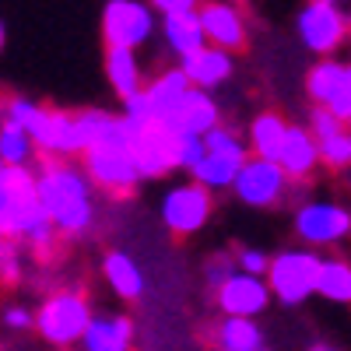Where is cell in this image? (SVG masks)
<instances>
[{
	"label": "cell",
	"mask_w": 351,
	"mask_h": 351,
	"mask_svg": "<svg viewBox=\"0 0 351 351\" xmlns=\"http://www.w3.org/2000/svg\"><path fill=\"white\" fill-rule=\"evenodd\" d=\"M39 197L60 236H84L95 225V183L74 162L46 158L39 165Z\"/></svg>",
	"instance_id": "obj_1"
},
{
	"label": "cell",
	"mask_w": 351,
	"mask_h": 351,
	"mask_svg": "<svg viewBox=\"0 0 351 351\" xmlns=\"http://www.w3.org/2000/svg\"><path fill=\"white\" fill-rule=\"evenodd\" d=\"M0 120L18 123L21 130H28V137L36 141L39 155L46 158H74L84 155V141H81V127H77V112H64V109H49L39 106L28 95H8Z\"/></svg>",
	"instance_id": "obj_2"
},
{
	"label": "cell",
	"mask_w": 351,
	"mask_h": 351,
	"mask_svg": "<svg viewBox=\"0 0 351 351\" xmlns=\"http://www.w3.org/2000/svg\"><path fill=\"white\" fill-rule=\"evenodd\" d=\"M81 169L88 172V180L95 183V190H106L112 197H127L141 183V169L130 152V123L123 116H112L106 134L81 155Z\"/></svg>",
	"instance_id": "obj_3"
},
{
	"label": "cell",
	"mask_w": 351,
	"mask_h": 351,
	"mask_svg": "<svg viewBox=\"0 0 351 351\" xmlns=\"http://www.w3.org/2000/svg\"><path fill=\"white\" fill-rule=\"evenodd\" d=\"M92 302H88L81 291H53V295L36 309V330L43 341L56 344V348H71L81 344L88 327H92Z\"/></svg>",
	"instance_id": "obj_4"
},
{
	"label": "cell",
	"mask_w": 351,
	"mask_h": 351,
	"mask_svg": "<svg viewBox=\"0 0 351 351\" xmlns=\"http://www.w3.org/2000/svg\"><path fill=\"white\" fill-rule=\"evenodd\" d=\"M319 274H324V256L316 250H281L271 260L267 285L274 299L285 306H302L309 295H316Z\"/></svg>",
	"instance_id": "obj_5"
},
{
	"label": "cell",
	"mask_w": 351,
	"mask_h": 351,
	"mask_svg": "<svg viewBox=\"0 0 351 351\" xmlns=\"http://www.w3.org/2000/svg\"><path fill=\"white\" fill-rule=\"evenodd\" d=\"M295 32L306 49H313L319 60H330L351 39V21H348L344 8L334 4V0H309L295 14Z\"/></svg>",
	"instance_id": "obj_6"
},
{
	"label": "cell",
	"mask_w": 351,
	"mask_h": 351,
	"mask_svg": "<svg viewBox=\"0 0 351 351\" xmlns=\"http://www.w3.org/2000/svg\"><path fill=\"white\" fill-rule=\"evenodd\" d=\"M180 144H183V134L169 120L130 127V152L141 169V180H162L172 169H180Z\"/></svg>",
	"instance_id": "obj_7"
},
{
	"label": "cell",
	"mask_w": 351,
	"mask_h": 351,
	"mask_svg": "<svg viewBox=\"0 0 351 351\" xmlns=\"http://www.w3.org/2000/svg\"><path fill=\"white\" fill-rule=\"evenodd\" d=\"M152 36H155V4L109 0L102 8V43H106V49L137 53Z\"/></svg>",
	"instance_id": "obj_8"
},
{
	"label": "cell",
	"mask_w": 351,
	"mask_h": 351,
	"mask_svg": "<svg viewBox=\"0 0 351 351\" xmlns=\"http://www.w3.org/2000/svg\"><path fill=\"white\" fill-rule=\"evenodd\" d=\"M211 211H215V193L204 190L193 180L169 186L162 197V208H158L162 225L172 236H193V232H200L211 221Z\"/></svg>",
	"instance_id": "obj_9"
},
{
	"label": "cell",
	"mask_w": 351,
	"mask_h": 351,
	"mask_svg": "<svg viewBox=\"0 0 351 351\" xmlns=\"http://www.w3.org/2000/svg\"><path fill=\"white\" fill-rule=\"evenodd\" d=\"M295 236L309 246H334L351 236V211L337 200H306L295 208Z\"/></svg>",
	"instance_id": "obj_10"
},
{
	"label": "cell",
	"mask_w": 351,
	"mask_h": 351,
	"mask_svg": "<svg viewBox=\"0 0 351 351\" xmlns=\"http://www.w3.org/2000/svg\"><path fill=\"white\" fill-rule=\"evenodd\" d=\"M288 190H291V180L285 176V169L267 158H250L239 172L236 186H232V193L243 204H250V208H274V204L288 197Z\"/></svg>",
	"instance_id": "obj_11"
},
{
	"label": "cell",
	"mask_w": 351,
	"mask_h": 351,
	"mask_svg": "<svg viewBox=\"0 0 351 351\" xmlns=\"http://www.w3.org/2000/svg\"><path fill=\"white\" fill-rule=\"evenodd\" d=\"M200 21H204V36H208V46H218V49H225V53L243 49L246 39H250L243 8L225 4V0L200 4Z\"/></svg>",
	"instance_id": "obj_12"
},
{
	"label": "cell",
	"mask_w": 351,
	"mask_h": 351,
	"mask_svg": "<svg viewBox=\"0 0 351 351\" xmlns=\"http://www.w3.org/2000/svg\"><path fill=\"white\" fill-rule=\"evenodd\" d=\"M271 285H267V278H253V274H236L232 278L218 295H215V302H218V309L225 313V316H239V319H256L263 309L271 306Z\"/></svg>",
	"instance_id": "obj_13"
},
{
	"label": "cell",
	"mask_w": 351,
	"mask_h": 351,
	"mask_svg": "<svg viewBox=\"0 0 351 351\" xmlns=\"http://www.w3.org/2000/svg\"><path fill=\"white\" fill-rule=\"evenodd\" d=\"M278 165L285 169V176L291 183H306L316 165H324V155H319V141L309 134V127L291 123L285 134V144L278 152Z\"/></svg>",
	"instance_id": "obj_14"
},
{
	"label": "cell",
	"mask_w": 351,
	"mask_h": 351,
	"mask_svg": "<svg viewBox=\"0 0 351 351\" xmlns=\"http://www.w3.org/2000/svg\"><path fill=\"white\" fill-rule=\"evenodd\" d=\"M162 36H165V46L186 60V56L200 53L208 46V36H204V21H200V4H190L186 11L180 14H169L162 18Z\"/></svg>",
	"instance_id": "obj_15"
},
{
	"label": "cell",
	"mask_w": 351,
	"mask_h": 351,
	"mask_svg": "<svg viewBox=\"0 0 351 351\" xmlns=\"http://www.w3.org/2000/svg\"><path fill=\"white\" fill-rule=\"evenodd\" d=\"M180 71L190 77L193 88H200V92H211V88L225 84L232 77V71H236V60H232V53L218 49V46H204L200 53L186 56V60H180Z\"/></svg>",
	"instance_id": "obj_16"
},
{
	"label": "cell",
	"mask_w": 351,
	"mask_h": 351,
	"mask_svg": "<svg viewBox=\"0 0 351 351\" xmlns=\"http://www.w3.org/2000/svg\"><path fill=\"white\" fill-rule=\"evenodd\" d=\"M180 134H190V137H208L211 130L221 127V106L211 99V92H200V88H193V92L186 95V102L180 106V112L169 120Z\"/></svg>",
	"instance_id": "obj_17"
},
{
	"label": "cell",
	"mask_w": 351,
	"mask_h": 351,
	"mask_svg": "<svg viewBox=\"0 0 351 351\" xmlns=\"http://www.w3.org/2000/svg\"><path fill=\"white\" fill-rule=\"evenodd\" d=\"M130 348H134V319L123 313L95 316L81 341V351H130Z\"/></svg>",
	"instance_id": "obj_18"
},
{
	"label": "cell",
	"mask_w": 351,
	"mask_h": 351,
	"mask_svg": "<svg viewBox=\"0 0 351 351\" xmlns=\"http://www.w3.org/2000/svg\"><path fill=\"white\" fill-rule=\"evenodd\" d=\"M190 92H193V84H190V77L180 67L162 71L158 77L148 81V88H144V95H148V102L155 109V120H172Z\"/></svg>",
	"instance_id": "obj_19"
},
{
	"label": "cell",
	"mask_w": 351,
	"mask_h": 351,
	"mask_svg": "<svg viewBox=\"0 0 351 351\" xmlns=\"http://www.w3.org/2000/svg\"><path fill=\"white\" fill-rule=\"evenodd\" d=\"M288 120L274 109H263L250 120V130H246V141H250V155L253 158H267V162H278V152L285 144V134H288Z\"/></svg>",
	"instance_id": "obj_20"
},
{
	"label": "cell",
	"mask_w": 351,
	"mask_h": 351,
	"mask_svg": "<svg viewBox=\"0 0 351 351\" xmlns=\"http://www.w3.org/2000/svg\"><path fill=\"white\" fill-rule=\"evenodd\" d=\"M102 274H106V285L116 291L120 299L134 302L144 295V271H141V263L123 253V250H112L102 256Z\"/></svg>",
	"instance_id": "obj_21"
},
{
	"label": "cell",
	"mask_w": 351,
	"mask_h": 351,
	"mask_svg": "<svg viewBox=\"0 0 351 351\" xmlns=\"http://www.w3.org/2000/svg\"><path fill=\"white\" fill-rule=\"evenodd\" d=\"M102 71L109 77V88L123 102L134 99V95H141L144 88H148V84L141 81V60H137V53H130V49H106Z\"/></svg>",
	"instance_id": "obj_22"
},
{
	"label": "cell",
	"mask_w": 351,
	"mask_h": 351,
	"mask_svg": "<svg viewBox=\"0 0 351 351\" xmlns=\"http://www.w3.org/2000/svg\"><path fill=\"white\" fill-rule=\"evenodd\" d=\"M215 348L218 351H267V337L256 327V319L221 316L215 327Z\"/></svg>",
	"instance_id": "obj_23"
},
{
	"label": "cell",
	"mask_w": 351,
	"mask_h": 351,
	"mask_svg": "<svg viewBox=\"0 0 351 351\" xmlns=\"http://www.w3.org/2000/svg\"><path fill=\"white\" fill-rule=\"evenodd\" d=\"M344 67L348 60H337V56H330V60H316L309 71H306V95L316 102V106H330V99L337 95V88L344 81Z\"/></svg>",
	"instance_id": "obj_24"
},
{
	"label": "cell",
	"mask_w": 351,
	"mask_h": 351,
	"mask_svg": "<svg viewBox=\"0 0 351 351\" xmlns=\"http://www.w3.org/2000/svg\"><path fill=\"white\" fill-rule=\"evenodd\" d=\"M243 165L246 162H236V158H225V155H211L208 152V158L190 172V180L200 183L204 190H211V193L215 190H232L236 180H239V172H243Z\"/></svg>",
	"instance_id": "obj_25"
},
{
	"label": "cell",
	"mask_w": 351,
	"mask_h": 351,
	"mask_svg": "<svg viewBox=\"0 0 351 351\" xmlns=\"http://www.w3.org/2000/svg\"><path fill=\"white\" fill-rule=\"evenodd\" d=\"M316 295H324L327 302H337V306L351 302V263L348 260H341V256L324 260V274H319Z\"/></svg>",
	"instance_id": "obj_26"
},
{
	"label": "cell",
	"mask_w": 351,
	"mask_h": 351,
	"mask_svg": "<svg viewBox=\"0 0 351 351\" xmlns=\"http://www.w3.org/2000/svg\"><path fill=\"white\" fill-rule=\"evenodd\" d=\"M36 141L28 137V130H21L18 123L0 120V162L4 165H32L36 158Z\"/></svg>",
	"instance_id": "obj_27"
},
{
	"label": "cell",
	"mask_w": 351,
	"mask_h": 351,
	"mask_svg": "<svg viewBox=\"0 0 351 351\" xmlns=\"http://www.w3.org/2000/svg\"><path fill=\"white\" fill-rule=\"evenodd\" d=\"M204 144H208L211 155H225V158H236V162H250V158H253V155H250V141L243 137V130L225 127V123L204 137Z\"/></svg>",
	"instance_id": "obj_28"
},
{
	"label": "cell",
	"mask_w": 351,
	"mask_h": 351,
	"mask_svg": "<svg viewBox=\"0 0 351 351\" xmlns=\"http://www.w3.org/2000/svg\"><path fill=\"white\" fill-rule=\"evenodd\" d=\"M239 274V263H236V253H211L208 260H204V285H208L211 295H218V291Z\"/></svg>",
	"instance_id": "obj_29"
},
{
	"label": "cell",
	"mask_w": 351,
	"mask_h": 351,
	"mask_svg": "<svg viewBox=\"0 0 351 351\" xmlns=\"http://www.w3.org/2000/svg\"><path fill=\"white\" fill-rule=\"evenodd\" d=\"M319 155H324V165L330 169H351V127L319 144Z\"/></svg>",
	"instance_id": "obj_30"
},
{
	"label": "cell",
	"mask_w": 351,
	"mask_h": 351,
	"mask_svg": "<svg viewBox=\"0 0 351 351\" xmlns=\"http://www.w3.org/2000/svg\"><path fill=\"white\" fill-rule=\"evenodd\" d=\"M306 127H309V134L324 144V141H330V137H337L341 130H348L337 116L330 112V109H324V106H313L309 109V120H306Z\"/></svg>",
	"instance_id": "obj_31"
},
{
	"label": "cell",
	"mask_w": 351,
	"mask_h": 351,
	"mask_svg": "<svg viewBox=\"0 0 351 351\" xmlns=\"http://www.w3.org/2000/svg\"><path fill=\"white\" fill-rule=\"evenodd\" d=\"M271 260L263 250L256 246H239L236 250V263H239V274H253V278H267L271 274Z\"/></svg>",
	"instance_id": "obj_32"
},
{
	"label": "cell",
	"mask_w": 351,
	"mask_h": 351,
	"mask_svg": "<svg viewBox=\"0 0 351 351\" xmlns=\"http://www.w3.org/2000/svg\"><path fill=\"white\" fill-rule=\"evenodd\" d=\"M327 109L337 116L344 127H351V60H348V67H344V81H341V88H337V95L330 99Z\"/></svg>",
	"instance_id": "obj_33"
},
{
	"label": "cell",
	"mask_w": 351,
	"mask_h": 351,
	"mask_svg": "<svg viewBox=\"0 0 351 351\" xmlns=\"http://www.w3.org/2000/svg\"><path fill=\"white\" fill-rule=\"evenodd\" d=\"M18 256H21V246L14 239H4V246H0V274H4V285H18V278H21Z\"/></svg>",
	"instance_id": "obj_34"
},
{
	"label": "cell",
	"mask_w": 351,
	"mask_h": 351,
	"mask_svg": "<svg viewBox=\"0 0 351 351\" xmlns=\"http://www.w3.org/2000/svg\"><path fill=\"white\" fill-rule=\"evenodd\" d=\"M4 327L8 330H28V327H36V313H28L25 306H8L4 309Z\"/></svg>",
	"instance_id": "obj_35"
},
{
	"label": "cell",
	"mask_w": 351,
	"mask_h": 351,
	"mask_svg": "<svg viewBox=\"0 0 351 351\" xmlns=\"http://www.w3.org/2000/svg\"><path fill=\"white\" fill-rule=\"evenodd\" d=\"M309 351H337V348H330V344H313Z\"/></svg>",
	"instance_id": "obj_36"
}]
</instances>
